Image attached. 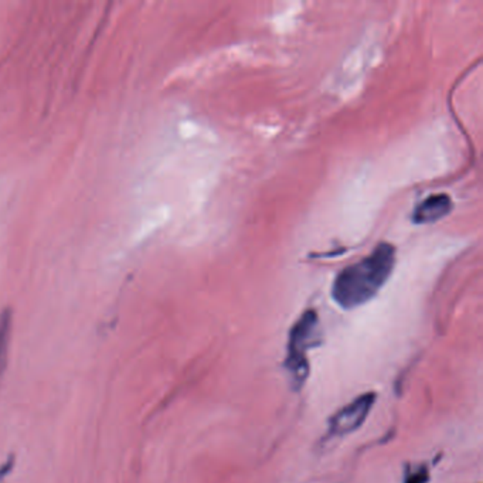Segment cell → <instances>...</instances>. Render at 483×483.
<instances>
[{
	"mask_svg": "<svg viewBox=\"0 0 483 483\" xmlns=\"http://www.w3.org/2000/svg\"><path fill=\"white\" fill-rule=\"evenodd\" d=\"M396 248L380 242L370 255L342 269L332 285V298L342 309H354L373 299L390 278Z\"/></svg>",
	"mask_w": 483,
	"mask_h": 483,
	"instance_id": "1",
	"label": "cell"
},
{
	"mask_svg": "<svg viewBox=\"0 0 483 483\" xmlns=\"http://www.w3.org/2000/svg\"><path fill=\"white\" fill-rule=\"evenodd\" d=\"M320 320L315 309L305 310L289 330L283 367L293 391L300 390L309 377L308 352L320 344Z\"/></svg>",
	"mask_w": 483,
	"mask_h": 483,
	"instance_id": "2",
	"label": "cell"
},
{
	"mask_svg": "<svg viewBox=\"0 0 483 483\" xmlns=\"http://www.w3.org/2000/svg\"><path fill=\"white\" fill-rule=\"evenodd\" d=\"M377 396L371 391L364 393L354 398L352 403L335 413L327 423V440L343 438L354 431H357L363 423L367 420L371 408L376 404Z\"/></svg>",
	"mask_w": 483,
	"mask_h": 483,
	"instance_id": "3",
	"label": "cell"
},
{
	"mask_svg": "<svg viewBox=\"0 0 483 483\" xmlns=\"http://www.w3.org/2000/svg\"><path fill=\"white\" fill-rule=\"evenodd\" d=\"M454 209L452 199L445 195H433L423 200L413 213V222L418 226L433 224L445 216H448Z\"/></svg>",
	"mask_w": 483,
	"mask_h": 483,
	"instance_id": "4",
	"label": "cell"
},
{
	"mask_svg": "<svg viewBox=\"0 0 483 483\" xmlns=\"http://www.w3.org/2000/svg\"><path fill=\"white\" fill-rule=\"evenodd\" d=\"M9 337H10V313L3 312L0 313V371L6 360Z\"/></svg>",
	"mask_w": 483,
	"mask_h": 483,
	"instance_id": "5",
	"label": "cell"
},
{
	"mask_svg": "<svg viewBox=\"0 0 483 483\" xmlns=\"http://www.w3.org/2000/svg\"><path fill=\"white\" fill-rule=\"evenodd\" d=\"M430 471L425 465L416 467L414 470H407L403 483H428Z\"/></svg>",
	"mask_w": 483,
	"mask_h": 483,
	"instance_id": "6",
	"label": "cell"
}]
</instances>
